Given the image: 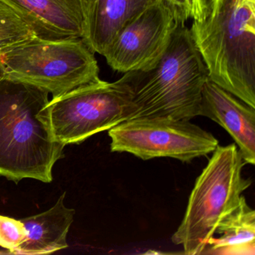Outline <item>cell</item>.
Here are the masks:
<instances>
[{"label": "cell", "mask_w": 255, "mask_h": 255, "mask_svg": "<svg viewBox=\"0 0 255 255\" xmlns=\"http://www.w3.org/2000/svg\"><path fill=\"white\" fill-rule=\"evenodd\" d=\"M190 19L210 80L255 108V0H192Z\"/></svg>", "instance_id": "6da1fadb"}, {"label": "cell", "mask_w": 255, "mask_h": 255, "mask_svg": "<svg viewBox=\"0 0 255 255\" xmlns=\"http://www.w3.org/2000/svg\"><path fill=\"white\" fill-rule=\"evenodd\" d=\"M49 92L0 76V176L53 180V168L64 155L52 132Z\"/></svg>", "instance_id": "7a4b0ae2"}, {"label": "cell", "mask_w": 255, "mask_h": 255, "mask_svg": "<svg viewBox=\"0 0 255 255\" xmlns=\"http://www.w3.org/2000/svg\"><path fill=\"white\" fill-rule=\"evenodd\" d=\"M131 94L130 119L190 121L199 116L207 67L190 31L180 23L153 68L125 73Z\"/></svg>", "instance_id": "3957f363"}, {"label": "cell", "mask_w": 255, "mask_h": 255, "mask_svg": "<svg viewBox=\"0 0 255 255\" xmlns=\"http://www.w3.org/2000/svg\"><path fill=\"white\" fill-rule=\"evenodd\" d=\"M246 165L236 144L218 146L189 195L181 223L171 241L188 255H202L219 223L237 208L252 184L245 178Z\"/></svg>", "instance_id": "277c9868"}, {"label": "cell", "mask_w": 255, "mask_h": 255, "mask_svg": "<svg viewBox=\"0 0 255 255\" xmlns=\"http://www.w3.org/2000/svg\"><path fill=\"white\" fill-rule=\"evenodd\" d=\"M95 53L83 39L32 37L0 51V76L60 96L100 80Z\"/></svg>", "instance_id": "5b68a950"}, {"label": "cell", "mask_w": 255, "mask_h": 255, "mask_svg": "<svg viewBox=\"0 0 255 255\" xmlns=\"http://www.w3.org/2000/svg\"><path fill=\"white\" fill-rule=\"evenodd\" d=\"M47 109L56 141L65 146L80 144L129 120L132 104L126 76L113 83L100 79L80 86L53 98Z\"/></svg>", "instance_id": "8992f818"}, {"label": "cell", "mask_w": 255, "mask_h": 255, "mask_svg": "<svg viewBox=\"0 0 255 255\" xmlns=\"http://www.w3.org/2000/svg\"><path fill=\"white\" fill-rule=\"evenodd\" d=\"M108 131L112 152L129 153L143 160L169 157L189 162L219 146L213 134L190 121L130 119Z\"/></svg>", "instance_id": "52a82bcc"}, {"label": "cell", "mask_w": 255, "mask_h": 255, "mask_svg": "<svg viewBox=\"0 0 255 255\" xmlns=\"http://www.w3.org/2000/svg\"><path fill=\"white\" fill-rule=\"evenodd\" d=\"M180 23H185L166 0H157L116 35L104 53L114 71L125 73L153 68Z\"/></svg>", "instance_id": "ba28073f"}, {"label": "cell", "mask_w": 255, "mask_h": 255, "mask_svg": "<svg viewBox=\"0 0 255 255\" xmlns=\"http://www.w3.org/2000/svg\"><path fill=\"white\" fill-rule=\"evenodd\" d=\"M32 29L50 41L83 39L88 0H0Z\"/></svg>", "instance_id": "9c48e42d"}, {"label": "cell", "mask_w": 255, "mask_h": 255, "mask_svg": "<svg viewBox=\"0 0 255 255\" xmlns=\"http://www.w3.org/2000/svg\"><path fill=\"white\" fill-rule=\"evenodd\" d=\"M199 116L222 126L234 138L246 164H255V108L209 79L202 91Z\"/></svg>", "instance_id": "30bf717a"}, {"label": "cell", "mask_w": 255, "mask_h": 255, "mask_svg": "<svg viewBox=\"0 0 255 255\" xmlns=\"http://www.w3.org/2000/svg\"><path fill=\"white\" fill-rule=\"evenodd\" d=\"M157 0H88L83 41L104 56L119 32Z\"/></svg>", "instance_id": "8fae6325"}, {"label": "cell", "mask_w": 255, "mask_h": 255, "mask_svg": "<svg viewBox=\"0 0 255 255\" xmlns=\"http://www.w3.org/2000/svg\"><path fill=\"white\" fill-rule=\"evenodd\" d=\"M65 192L47 211L20 219L27 231V240L14 255H47L68 248L67 236L75 210L64 204Z\"/></svg>", "instance_id": "7c38bea8"}, {"label": "cell", "mask_w": 255, "mask_h": 255, "mask_svg": "<svg viewBox=\"0 0 255 255\" xmlns=\"http://www.w3.org/2000/svg\"><path fill=\"white\" fill-rule=\"evenodd\" d=\"M203 254L220 255H255V211L242 196L235 210L219 223Z\"/></svg>", "instance_id": "4fadbf2b"}, {"label": "cell", "mask_w": 255, "mask_h": 255, "mask_svg": "<svg viewBox=\"0 0 255 255\" xmlns=\"http://www.w3.org/2000/svg\"><path fill=\"white\" fill-rule=\"evenodd\" d=\"M35 36L30 27L0 1V51Z\"/></svg>", "instance_id": "5bb4252c"}, {"label": "cell", "mask_w": 255, "mask_h": 255, "mask_svg": "<svg viewBox=\"0 0 255 255\" xmlns=\"http://www.w3.org/2000/svg\"><path fill=\"white\" fill-rule=\"evenodd\" d=\"M28 234L20 219L0 216V247L14 255L15 251L27 240Z\"/></svg>", "instance_id": "9a60e30c"}, {"label": "cell", "mask_w": 255, "mask_h": 255, "mask_svg": "<svg viewBox=\"0 0 255 255\" xmlns=\"http://www.w3.org/2000/svg\"><path fill=\"white\" fill-rule=\"evenodd\" d=\"M167 2L174 7L183 21L190 19L192 13V0H166Z\"/></svg>", "instance_id": "2e32d148"}, {"label": "cell", "mask_w": 255, "mask_h": 255, "mask_svg": "<svg viewBox=\"0 0 255 255\" xmlns=\"http://www.w3.org/2000/svg\"><path fill=\"white\" fill-rule=\"evenodd\" d=\"M11 255V252L8 250H3V249H0V255Z\"/></svg>", "instance_id": "e0dca14e"}]
</instances>
